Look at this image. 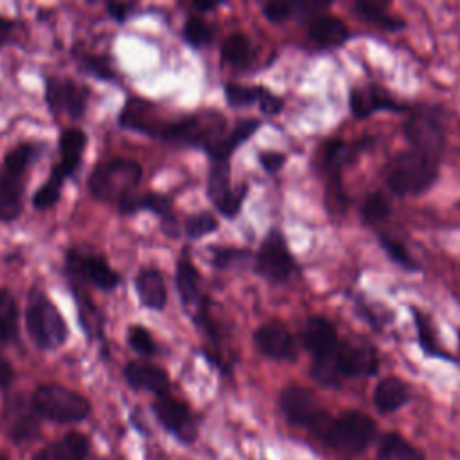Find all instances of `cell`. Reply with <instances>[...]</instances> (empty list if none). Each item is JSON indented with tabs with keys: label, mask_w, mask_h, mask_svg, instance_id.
Returning a JSON list of instances; mask_svg holds the SVG:
<instances>
[{
	"label": "cell",
	"mask_w": 460,
	"mask_h": 460,
	"mask_svg": "<svg viewBox=\"0 0 460 460\" xmlns=\"http://www.w3.org/2000/svg\"><path fill=\"white\" fill-rule=\"evenodd\" d=\"M119 124L176 146H189L207 153L210 162H230V156L261 128L259 119H241L226 128V119L214 110L189 113L178 119H162L155 104L140 97H129L119 113Z\"/></svg>",
	"instance_id": "6da1fadb"
},
{
	"label": "cell",
	"mask_w": 460,
	"mask_h": 460,
	"mask_svg": "<svg viewBox=\"0 0 460 460\" xmlns=\"http://www.w3.org/2000/svg\"><path fill=\"white\" fill-rule=\"evenodd\" d=\"M174 286L181 307L192 320L196 329L210 341L212 347H219L221 331L210 313V298L203 289V277L187 255V252H183L176 261Z\"/></svg>",
	"instance_id": "7a4b0ae2"
},
{
	"label": "cell",
	"mask_w": 460,
	"mask_h": 460,
	"mask_svg": "<svg viewBox=\"0 0 460 460\" xmlns=\"http://www.w3.org/2000/svg\"><path fill=\"white\" fill-rule=\"evenodd\" d=\"M140 180L142 165L137 160L115 156L93 165L86 187L95 199L119 207L137 192Z\"/></svg>",
	"instance_id": "3957f363"
},
{
	"label": "cell",
	"mask_w": 460,
	"mask_h": 460,
	"mask_svg": "<svg viewBox=\"0 0 460 460\" xmlns=\"http://www.w3.org/2000/svg\"><path fill=\"white\" fill-rule=\"evenodd\" d=\"M440 165L422 155L399 151L385 167V181L395 196H419L428 192L438 180Z\"/></svg>",
	"instance_id": "277c9868"
},
{
	"label": "cell",
	"mask_w": 460,
	"mask_h": 460,
	"mask_svg": "<svg viewBox=\"0 0 460 460\" xmlns=\"http://www.w3.org/2000/svg\"><path fill=\"white\" fill-rule=\"evenodd\" d=\"M302 343L313 358V363H311L313 379L322 386L336 388L340 385V379L332 367V359L340 343V334L336 325L327 316H322V314L307 316L304 332H302Z\"/></svg>",
	"instance_id": "5b68a950"
},
{
	"label": "cell",
	"mask_w": 460,
	"mask_h": 460,
	"mask_svg": "<svg viewBox=\"0 0 460 460\" xmlns=\"http://www.w3.org/2000/svg\"><path fill=\"white\" fill-rule=\"evenodd\" d=\"M25 329L38 349L52 350L68 340V323L50 296L41 289H32L27 295Z\"/></svg>",
	"instance_id": "8992f818"
},
{
	"label": "cell",
	"mask_w": 460,
	"mask_h": 460,
	"mask_svg": "<svg viewBox=\"0 0 460 460\" xmlns=\"http://www.w3.org/2000/svg\"><path fill=\"white\" fill-rule=\"evenodd\" d=\"M31 404L40 419L58 424L81 422L92 413L86 395L59 383L38 385L31 394Z\"/></svg>",
	"instance_id": "52a82bcc"
},
{
	"label": "cell",
	"mask_w": 460,
	"mask_h": 460,
	"mask_svg": "<svg viewBox=\"0 0 460 460\" xmlns=\"http://www.w3.org/2000/svg\"><path fill=\"white\" fill-rule=\"evenodd\" d=\"M402 135L408 142V149L438 165L442 164L446 151V129L437 108L426 104L410 106L402 122Z\"/></svg>",
	"instance_id": "ba28073f"
},
{
	"label": "cell",
	"mask_w": 460,
	"mask_h": 460,
	"mask_svg": "<svg viewBox=\"0 0 460 460\" xmlns=\"http://www.w3.org/2000/svg\"><path fill=\"white\" fill-rule=\"evenodd\" d=\"M253 271L271 284H284L300 273L282 228L271 226L266 232L253 255Z\"/></svg>",
	"instance_id": "9c48e42d"
},
{
	"label": "cell",
	"mask_w": 460,
	"mask_h": 460,
	"mask_svg": "<svg viewBox=\"0 0 460 460\" xmlns=\"http://www.w3.org/2000/svg\"><path fill=\"white\" fill-rule=\"evenodd\" d=\"M377 428L370 415L359 410H345L338 417H331L322 440L340 453H361L376 438Z\"/></svg>",
	"instance_id": "30bf717a"
},
{
	"label": "cell",
	"mask_w": 460,
	"mask_h": 460,
	"mask_svg": "<svg viewBox=\"0 0 460 460\" xmlns=\"http://www.w3.org/2000/svg\"><path fill=\"white\" fill-rule=\"evenodd\" d=\"M279 406L286 420L322 438L331 415L318 404L314 394L300 385H289L280 392Z\"/></svg>",
	"instance_id": "8fae6325"
},
{
	"label": "cell",
	"mask_w": 460,
	"mask_h": 460,
	"mask_svg": "<svg viewBox=\"0 0 460 460\" xmlns=\"http://www.w3.org/2000/svg\"><path fill=\"white\" fill-rule=\"evenodd\" d=\"M332 367L340 383L347 377H367L377 374L379 356L367 338L347 336L340 338Z\"/></svg>",
	"instance_id": "7c38bea8"
},
{
	"label": "cell",
	"mask_w": 460,
	"mask_h": 460,
	"mask_svg": "<svg viewBox=\"0 0 460 460\" xmlns=\"http://www.w3.org/2000/svg\"><path fill=\"white\" fill-rule=\"evenodd\" d=\"M368 138L358 140V142H347L343 138H329L322 142L320 146V164L323 172L327 174L329 180V189L327 194L332 192V199L338 208L345 205V194L341 189V171L347 164H350L359 151L367 147Z\"/></svg>",
	"instance_id": "4fadbf2b"
},
{
	"label": "cell",
	"mask_w": 460,
	"mask_h": 460,
	"mask_svg": "<svg viewBox=\"0 0 460 460\" xmlns=\"http://www.w3.org/2000/svg\"><path fill=\"white\" fill-rule=\"evenodd\" d=\"M207 196L214 208L226 219H234L248 196V185L232 187L230 162H210L207 174Z\"/></svg>",
	"instance_id": "5bb4252c"
},
{
	"label": "cell",
	"mask_w": 460,
	"mask_h": 460,
	"mask_svg": "<svg viewBox=\"0 0 460 460\" xmlns=\"http://www.w3.org/2000/svg\"><path fill=\"white\" fill-rule=\"evenodd\" d=\"M45 102L52 115L79 120L88 108V88L70 77H45Z\"/></svg>",
	"instance_id": "9a60e30c"
},
{
	"label": "cell",
	"mask_w": 460,
	"mask_h": 460,
	"mask_svg": "<svg viewBox=\"0 0 460 460\" xmlns=\"http://www.w3.org/2000/svg\"><path fill=\"white\" fill-rule=\"evenodd\" d=\"M66 270L70 275L92 284L101 291H111L120 284V275L102 255L70 248L66 253Z\"/></svg>",
	"instance_id": "2e32d148"
},
{
	"label": "cell",
	"mask_w": 460,
	"mask_h": 460,
	"mask_svg": "<svg viewBox=\"0 0 460 460\" xmlns=\"http://www.w3.org/2000/svg\"><path fill=\"white\" fill-rule=\"evenodd\" d=\"M151 410H153L156 420L162 424V428L167 429L180 442L190 444L196 440L198 424H196V419H194L190 408L178 397L171 395V392L158 395L153 401Z\"/></svg>",
	"instance_id": "e0dca14e"
},
{
	"label": "cell",
	"mask_w": 460,
	"mask_h": 460,
	"mask_svg": "<svg viewBox=\"0 0 460 460\" xmlns=\"http://www.w3.org/2000/svg\"><path fill=\"white\" fill-rule=\"evenodd\" d=\"M255 349L275 361H295L298 358V345L293 332L279 320H268L253 331Z\"/></svg>",
	"instance_id": "ac0fdd59"
},
{
	"label": "cell",
	"mask_w": 460,
	"mask_h": 460,
	"mask_svg": "<svg viewBox=\"0 0 460 460\" xmlns=\"http://www.w3.org/2000/svg\"><path fill=\"white\" fill-rule=\"evenodd\" d=\"M408 104L379 84H359L349 90V110L358 120L368 119L377 111H408Z\"/></svg>",
	"instance_id": "d6986e66"
},
{
	"label": "cell",
	"mask_w": 460,
	"mask_h": 460,
	"mask_svg": "<svg viewBox=\"0 0 460 460\" xmlns=\"http://www.w3.org/2000/svg\"><path fill=\"white\" fill-rule=\"evenodd\" d=\"M4 426L11 442L23 444L40 433V417L36 415L31 399L11 395L4 404Z\"/></svg>",
	"instance_id": "ffe728a7"
},
{
	"label": "cell",
	"mask_w": 460,
	"mask_h": 460,
	"mask_svg": "<svg viewBox=\"0 0 460 460\" xmlns=\"http://www.w3.org/2000/svg\"><path fill=\"white\" fill-rule=\"evenodd\" d=\"M117 210L120 214H126V216L137 214L140 210L153 212L160 219L162 230L169 237H176L178 235V219L174 216L172 199L167 194H162V192H144V194H138V192H135L124 203H120L117 207Z\"/></svg>",
	"instance_id": "44dd1931"
},
{
	"label": "cell",
	"mask_w": 460,
	"mask_h": 460,
	"mask_svg": "<svg viewBox=\"0 0 460 460\" xmlns=\"http://www.w3.org/2000/svg\"><path fill=\"white\" fill-rule=\"evenodd\" d=\"M124 379L133 390L151 392L156 397L169 394L171 379L165 368L146 359H133L124 365Z\"/></svg>",
	"instance_id": "7402d4cb"
},
{
	"label": "cell",
	"mask_w": 460,
	"mask_h": 460,
	"mask_svg": "<svg viewBox=\"0 0 460 460\" xmlns=\"http://www.w3.org/2000/svg\"><path fill=\"white\" fill-rule=\"evenodd\" d=\"M86 142H88V137L83 129L65 128L59 133V140H58L59 162H56L52 165L50 172L59 176L65 181L68 178H72L77 172L79 165H81V158H83V153L86 149Z\"/></svg>",
	"instance_id": "603a6c76"
},
{
	"label": "cell",
	"mask_w": 460,
	"mask_h": 460,
	"mask_svg": "<svg viewBox=\"0 0 460 460\" xmlns=\"http://www.w3.org/2000/svg\"><path fill=\"white\" fill-rule=\"evenodd\" d=\"M307 38L318 49L332 50L341 47L350 38V31L341 18L327 13H318L314 16H309Z\"/></svg>",
	"instance_id": "cb8c5ba5"
},
{
	"label": "cell",
	"mask_w": 460,
	"mask_h": 460,
	"mask_svg": "<svg viewBox=\"0 0 460 460\" xmlns=\"http://www.w3.org/2000/svg\"><path fill=\"white\" fill-rule=\"evenodd\" d=\"M90 437L81 431H68L61 438L41 447L31 460H86L90 455Z\"/></svg>",
	"instance_id": "d4e9b609"
},
{
	"label": "cell",
	"mask_w": 460,
	"mask_h": 460,
	"mask_svg": "<svg viewBox=\"0 0 460 460\" xmlns=\"http://www.w3.org/2000/svg\"><path fill=\"white\" fill-rule=\"evenodd\" d=\"M135 293L142 307L162 311L167 305V286L160 270L146 266L135 275Z\"/></svg>",
	"instance_id": "484cf974"
},
{
	"label": "cell",
	"mask_w": 460,
	"mask_h": 460,
	"mask_svg": "<svg viewBox=\"0 0 460 460\" xmlns=\"http://www.w3.org/2000/svg\"><path fill=\"white\" fill-rule=\"evenodd\" d=\"M372 401L379 413H394L410 401V386L401 377L386 376L376 385Z\"/></svg>",
	"instance_id": "4316f807"
},
{
	"label": "cell",
	"mask_w": 460,
	"mask_h": 460,
	"mask_svg": "<svg viewBox=\"0 0 460 460\" xmlns=\"http://www.w3.org/2000/svg\"><path fill=\"white\" fill-rule=\"evenodd\" d=\"M331 2H316V0H273L262 7V16L271 23L288 22L298 14H318L329 7Z\"/></svg>",
	"instance_id": "83f0119b"
},
{
	"label": "cell",
	"mask_w": 460,
	"mask_h": 460,
	"mask_svg": "<svg viewBox=\"0 0 460 460\" xmlns=\"http://www.w3.org/2000/svg\"><path fill=\"white\" fill-rule=\"evenodd\" d=\"M23 181L18 176L0 171V221L9 223L23 210Z\"/></svg>",
	"instance_id": "f1b7e54d"
},
{
	"label": "cell",
	"mask_w": 460,
	"mask_h": 460,
	"mask_svg": "<svg viewBox=\"0 0 460 460\" xmlns=\"http://www.w3.org/2000/svg\"><path fill=\"white\" fill-rule=\"evenodd\" d=\"M377 460H426V455L401 433L386 431L377 442Z\"/></svg>",
	"instance_id": "f546056e"
},
{
	"label": "cell",
	"mask_w": 460,
	"mask_h": 460,
	"mask_svg": "<svg viewBox=\"0 0 460 460\" xmlns=\"http://www.w3.org/2000/svg\"><path fill=\"white\" fill-rule=\"evenodd\" d=\"M410 313L413 316V325H415V331H417V340H419L420 350L429 358H438V359L451 361V356L446 350H442V347L438 343L437 329H435V323L431 322L429 314L420 311L415 305L410 307Z\"/></svg>",
	"instance_id": "4dcf8cb0"
},
{
	"label": "cell",
	"mask_w": 460,
	"mask_h": 460,
	"mask_svg": "<svg viewBox=\"0 0 460 460\" xmlns=\"http://www.w3.org/2000/svg\"><path fill=\"white\" fill-rule=\"evenodd\" d=\"M219 54H221V61L234 68H246L253 61V56H255L252 40L241 31L230 32L223 40Z\"/></svg>",
	"instance_id": "1f68e13d"
},
{
	"label": "cell",
	"mask_w": 460,
	"mask_h": 460,
	"mask_svg": "<svg viewBox=\"0 0 460 460\" xmlns=\"http://www.w3.org/2000/svg\"><path fill=\"white\" fill-rule=\"evenodd\" d=\"M388 4H381V2H370V0H363V2H356L352 5L354 13L358 14V18H361L363 22L376 25L383 31H399L404 27V22L394 14H390L386 11Z\"/></svg>",
	"instance_id": "d6a6232c"
},
{
	"label": "cell",
	"mask_w": 460,
	"mask_h": 460,
	"mask_svg": "<svg viewBox=\"0 0 460 460\" xmlns=\"http://www.w3.org/2000/svg\"><path fill=\"white\" fill-rule=\"evenodd\" d=\"M18 338V304L13 293L0 288V345Z\"/></svg>",
	"instance_id": "836d02e7"
},
{
	"label": "cell",
	"mask_w": 460,
	"mask_h": 460,
	"mask_svg": "<svg viewBox=\"0 0 460 460\" xmlns=\"http://www.w3.org/2000/svg\"><path fill=\"white\" fill-rule=\"evenodd\" d=\"M40 155V149L36 144H31V142H22L14 147H11L5 156H4V162H2V171L4 172H9L13 176H18V178H23L25 171L31 167V164L38 158Z\"/></svg>",
	"instance_id": "e575fe53"
},
{
	"label": "cell",
	"mask_w": 460,
	"mask_h": 460,
	"mask_svg": "<svg viewBox=\"0 0 460 460\" xmlns=\"http://www.w3.org/2000/svg\"><path fill=\"white\" fill-rule=\"evenodd\" d=\"M266 86L262 84H241V83H225L223 92L228 106L232 108H248L261 102L262 95L266 93Z\"/></svg>",
	"instance_id": "d590c367"
},
{
	"label": "cell",
	"mask_w": 460,
	"mask_h": 460,
	"mask_svg": "<svg viewBox=\"0 0 460 460\" xmlns=\"http://www.w3.org/2000/svg\"><path fill=\"white\" fill-rule=\"evenodd\" d=\"M377 241H379V246L385 250V253L390 257V261L395 262L399 268H402L406 271H419L420 270L419 262L413 259V255L408 252V248L402 244V241H399L395 235L386 234V232H379Z\"/></svg>",
	"instance_id": "8d00e7d4"
},
{
	"label": "cell",
	"mask_w": 460,
	"mask_h": 460,
	"mask_svg": "<svg viewBox=\"0 0 460 460\" xmlns=\"http://www.w3.org/2000/svg\"><path fill=\"white\" fill-rule=\"evenodd\" d=\"M214 27L198 14H190L181 27L183 41L194 49L210 45L214 41Z\"/></svg>",
	"instance_id": "74e56055"
},
{
	"label": "cell",
	"mask_w": 460,
	"mask_h": 460,
	"mask_svg": "<svg viewBox=\"0 0 460 460\" xmlns=\"http://www.w3.org/2000/svg\"><path fill=\"white\" fill-rule=\"evenodd\" d=\"M390 212H392L390 201L377 190L367 194L365 199L361 201V207H359V216H361L363 223L372 225V226L386 221Z\"/></svg>",
	"instance_id": "f35d334b"
},
{
	"label": "cell",
	"mask_w": 460,
	"mask_h": 460,
	"mask_svg": "<svg viewBox=\"0 0 460 460\" xmlns=\"http://www.w3.org/2000/svg\"><path fill=\"white\" fill-rule=\"evenodd\" d=\"M219 228V219L210 210L190 214L183 223V234L189 241L203 239Z\"/></svg>",
	"instance_id": "ab89813d"
},
{
	"label": "cell",
	"mask_w": 460,
	"mask_h": 460,
	"mask_svg": "<svg viewBox=\"0 0 460 460\" xmlns=\"http://www.w3.org/2000/svg\"><path fill=\"white\" fill-rule=\"evenodd\" d=\"M63 183H65V180H61L59 176L50 172V176L32 194V207L38 208V210L52 208L61 198Z\"/></svg>",
	"instance_id": "60d3db41"
},
{
	"label": "cell",
	"mask_w": 460,
	"mask_h": 460,
	"mask_svg": "<svg viewBox=\"0 0 460 460\" xmlns=\"http://www.w3.org/2000/svg\"><path fill=\"white\" fill-rule=\"evenodd\" d=\"M126 340H128V345L131 347V350H135L142 358H153L158 352V345H156L151 331L144 325H138V323L129 325Z\"/></svg>",
	"instance_id": "b9f144b4"
},
{
	"label": "cell",
	"mask_w": 460,
	"mask_h": 460,
	"mask_svg": "<svg viewBox=\"0 0 460 460\" xmlns=\"http://www.w3.org/2000/svg\"><path fill=\"white\" fill-rule=\"evenodd\" d=\"M248 255H250L248 250H243L237 246H223V244L210 246V262L216 270H226L237 264L239 261L246 259Z\"/></svg>",
	"instance_id": "7bdbcfd3"
},
{
	"label": "cell",
	"mask_w": 460,
	"mask_h": 460,
	"mask_svg": "<svg viewBox=\"0 0 460 460\" xmlns=\"http://www.w3.org/2000/svg\"><path fill=\"white\" fill-rule=\"evenodd\" d=\"M79 61H81V66L84 68V72L93 75L95 79H101V81H113L115 79V70L111 68L110 61L104 56L83 54L79 58Z\"/></svg>",
	"instance_id": "ee69618b"
},
{
	"label": "cell",
	"mask_w": 460,
	"mask_h": 460,
	"mask_svg": "<svg viewBox=\"0 0 460 460\" xmlns=\"http://www.w3.org/2000/svg\"><path fill=\"white\" fill-rule=\"evenodd\" d=\"M257 160H259V165L264 169V172L268 174H277L280 172V169L286 165V160L288 156L280 151H259L257 155Z\"/></svg>",
	"instance_id": "f6af8a7d"
},
{
	"label": "cell",
	"mask_w": 460,
	"mask_h": 460,
	"mask_svg": "<svg viewBox=\"0 0 460 460\" xmlns=\"http://www.w3.org/2000/svg\"><path fill=\"white\" fill-rule=\"evenodd\" d=\"M282 108H284V101H282V97L275 95V93L268 88V90H266V93L262 95L261 102H259V110H261V113H262V115H268V117H273V115L280 113V111H282Z\"/></svg>",
	"instance_id": "bcb514c9"
},
{
	"label": "cell",
	"mask_w": 460,
	"mask_h": 460,
	"mask_svg": "<svg viewBox=\"0 0 460 460\" xmlns=\"http://www.w3.org/2000/svg\"><path fill=\"white\" fill-rule=\"evenodd\" d=\"M135 7H137L135 4H122V2H110V4H106V9H108L110 16L115 22H119V23H124L131 16Z\"/></svg>",
	"instance_id": "7dc6e473"
},
{
	"label": "cell",
	"mask_w": 460,
	"mask_h": 460,
	"mask_svg": "<svg viewBox=\"0 0 460 460\" xmlns=\"http://www.w3.org/2000/svg\"><path fill=\"white\" fill-rule=\"evenodd\" d=\"M14 367L11 365L9 359H5L0 354V388H9L14 381Z\"/></svg>",
	"instance_id": "c3c4849f"
},
{
	"label": "cell",
	"mask_w": 460,
	"mask_h": 460,
	"mask_svg": "<svg viewBox=\"0 0 460 460\" xmlns=\"http://www.w3.org/2000/svg\"><path fill=\"white\" fill-rule=\"evenodd\" d=\"M14 32V23L4 16H0V49L7 45V41L13 38Z\"/></svg>",
	"instance_id": "681fc988"
},
{
	"label": "cell",
	"mask_w": 460,
	"mask_h": 460,
	"mask_svg": "<svg viewBox=\"0 0 460 460\" xmlns=\"http://www.w3.org/2000/svg\"><path fill=\"white\" fill-rule=\"evenodd\" d=\"M192 5H194V9H196V11H199V13H207V11H212V9L219 7L221 4H219V2H194Z\"/></svg>",
	"instance_id": "f907efd6"
}]
</instances>
